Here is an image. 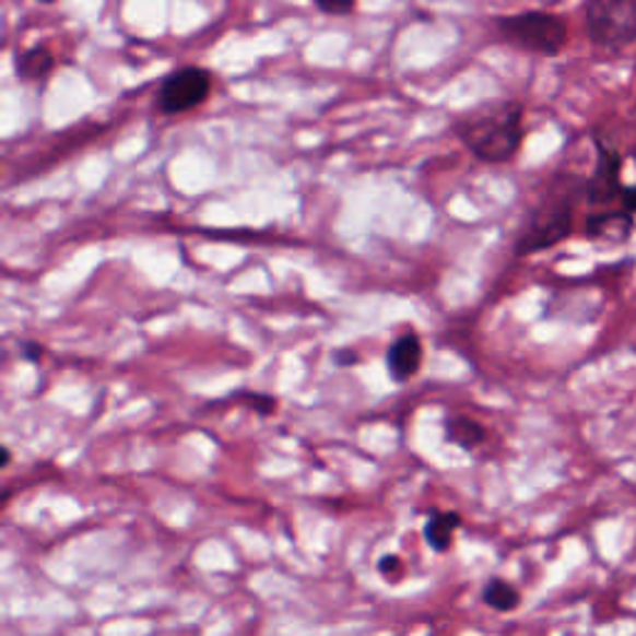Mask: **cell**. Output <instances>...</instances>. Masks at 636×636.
<instances>
[{
    "label": "cell",
    "instance_id": "cell-1",
    "mask_svg": "<svg viewBox=\"0 0 636 636\" xmlns=\"http://www.w3.org/2000/svg\"><path fill=\"white\" fill-rule=\"evenodd\" d=\"M456 138L487 165L510 162L525 140V107L517 99H487L452 122Z\"/></svg>",
    "mask_w": 636,
    "mask_h": 636
},
{
    "label": "cell",
    "instance_id": "cell-2",
    "mask_svg": "<svg viewBox=\"0 0 636 636\" xmlns=\"http://www.w3.org/2000/svg\"><path fill=\"white\" fill-rule=\"evenodd\" d=\"M495 31L505 43L525 52L542 58H557L567 45V25L560 15L527 11L517 15H503L495 21Z\"/></svg>",
    "mask_w": 636,
    "mask_h": 636
},
{
    "label": "cell",
    "instance_id": "cell-3",
    "mask_svg": "<svg viewBox=\"0 0 636 636\" xmlns=\"http://www.w3.org/2000/svg\"><path fill=\"white\" fill-rule=\"evenodd\" d=\"M575 232V204L567 195H550L532 209L515 242L517 257H532V254L557 247Z\"/></svg>",
    "mask_w": 636,
    "mask_h": 636
},
{
    "label": "cell",
    "instance_id": "cell-4",
    "mask_svg": "<svg viewBox=\"0 0 636 636\" xmlns=\"http://www.w3.org/2000/svg\"><path fill=\"white\" fill-rule=\"evenodd\" d=\"M585 25L597 48H629L636 43V0H585Z\"/></svg>",
    "mask_w": 636,
    "mask_h": 636
},
{
    "label": "cell",
    "instance_id": "cell-5",
    "mask_svg": "<svg viewBox=\"0 0 636 636\" xmlns=\"http://www.w3.org/2000/svg\"><path fill=\"white\" fill-rule=\"evenodd\" d=\"M212 93V75L199 66L172 70L157 90V107L162 115H185L207 103Z\"/></svg>",
    "mask_w": 636,
    "mask_h": 636
},
{
    "label": "cell",
    "instance_id": "cell-6",
    "mask_svg": "<svg viewBox=\"0 0 636 636\" xmlns=\"http://www.w3.org/2000/svg\"><path fill=\"white\" fill-rule=\"evenodd\" d=\"M597 165L585 181V197L589 207H609L622 195V154L609 144L594 140Z\"/></svg>",
    "mask_w": 636,
    "mask_h": 636
},
{
    "label": "cell",
    "instance_id": "cell-7",
    "mask_svg": "<svg viewBox=\"0 0 636 636\" xmlns=\"http://www.w3.org/2000/svg\"><path fill=\"white\" fill-rule=\"evenodd\" d=\"M423 341L421 335L408 331L403 335L390 343L386 351V368L388 376L396 380V384H408V380L417 376V370L423 366Z\"/></svg>",
    "mask_w": 636,
    "mask_h": 636
},
{
    "label": "cell",
    "instance_id": "cell-8",
    "mask_svg": "<svg viewBox=\"0 0 636 636\" xmlns=\"http://www.w3.org/2000/svg\"><path fill=\"white\" fill-rule=\"evenodd\" d=\"M636 229V216H632L624 209H614V212H594L587 216L585 222V236L592 242H606V244H626L634 236Z\"/></svg>",
    "mask_w": 636,
    "mask_h": 636
},
{
    "label": "cell",
    "instance_id": "cell-9",
    "mask_svg": "<svg viewBox=\"0 0 636 636\" xmlns=\"http://www.w3.org/2000/svg\"><path fill=\"white\" fill-rule=\"evenodd\" d=\"M52 70H56V56L48 45H33L15 56V75L23 83H43L52 75Z\"/></svg>",
    "mask_w": 636,
    "mask_h": 636
},
{
    "label": "cell",
    "instance_id": "cell-10",
    "mask_svg": "<svg viewBox=\"0 0 636 636\" xmlns=\"http://www.w3.org/2000/svg\"><path fill=\"white\" fill-rule=\"evenodd\" d=\"M445 440L450 445H458L460 450L472 452L487 440V431L483 423L472 421L468 415H448L443 421Z\"/></svg>",
    "mask_w": 636,
    "mask_h": 636
},
{
    "label": "cell",
    "instance_id": "cell-11",
    "mask_svg": "<svg viewBox=\"0 0 636 636\" xmlns=\"http://www.w3.org/2000/svg\"><path fill=\"white\" fill-rule=\"evenodd\" d=\"M462 525L460 513H431L428 522L423 527V538L428 542V547L433 552H450L452 547V532Z\"/></svg>",
    "mask_w": 636,
    "mask_h": 636
},
{
    "label": "cell",
    "instance_id": "cell-12",
    "mask_svg": "<svg viewBox=\"0 0 636 636\" xmlns=\"http://www.w3.org/2000/svg\"><path fill=\"white\" fill-rule=\"evenodd\" d=\"M483 602L490 606V609H495V612H515L517 606H520L522 602V597L520 592H517V587L510 585V581H505V579H499V577H493L487 581V585L483 587Z\"/></svg>",
    "mask_w": 636,
    "mask_h": 636
},
{
    "label": "cell",
    "instance_id": "cell-13",
    "mask_svg": "<svg viewBox=\"0 0 636 636\" xmlns=\"http://www.w3.org/2000/svg\"><path fill=\"white\" fill-rule=\"evenodd\" d=\"M229 398L236 403H242L244 408H249V411H254L261 417H269L279 411L276 398L269 396V393H259V390H239V393H232Z\"/></svg>",
    "mask_w": 636,
    "mask_h": 636
},
{
    "label": "cell",
    "instance_id": "cell-14",
    "mask_svg": "<svg viewBox=\"0 0 636 636\" xmlns=\"http://www.w3.org/2000/svg\"><path fill=\"white\" fill-rule=\"evenodd\" d=\"M378 572H380V577L388 579V581H401L403 579V560H401V554H393V552H388L384 554V557L378 560Z\"/></svg>",
    "mask_w": 636,
    "mask_h": 636
},
{
    "label": "cell",
    "instance_id": "cell-15",
    "mask_svg": "<svg viewBox=\"0 0 636 636\" xmlns=\"http://www.w3.org/2000/svg\"><path fill=\"white\" fill-rule=\"evenodd\" d=\"M323 15H351L356 11V0H314Z\"/></svg>",
    "mask_w": 636,
    "mask_h": 636
},
{
    "label": "cell",
    "instance_id": "cell-16",
    "mask_svg": "<svg viewBox=\"0 0 636 636\" xmlns=\"http://www.w3.org/2000/svg\"><path fill=\"white\" fill-rule=\"evenodd\" d=\"M331 358H333V363L339 368H353L361 361L358 351H353V349H339V351H333Z\"/></svg>",
    "mask_w": 636,
    "mask_h": 636
},
{
    "label": "cell",
    "instance_id": "cell-17",
    "mask_svg": "<svg viewBox=\"0 0 636 636\" xmlns=\"http://www.w3.org/2000/svg\"><path fill=\"white\" fill-rule=\"evenodd\" d=\"M21 356L25 361H31V363H38L45 356L43 343H38V341H23L21 343Z\"/></svg>",
    "mask_w": 636,
    "mask_h": 636
},
{
    "label": "cell",
    "instance_id": "cell-18",
    "mask_svg": "<svg viewBox=\"0 0 636 636\" xmlns=\"http://www.w3.org/2000/svg\"><path fill=\"white\" fill-rule=\"evenodd\" d=\"M620 204L624 212H629L632 216H636V185H624L622 195H620Z\"/></svg>",
    "mask_w": 636,
    "mask_h": 636
},
{
    "label": "cell",
    "instance_id": "cell-19",
    "mask_svg": "<svg viewBox=\"0 0 636 636\" xmlns=\"http://www.w3.org/2000/svg\"><path fill=\"white\" fill-rule=\"evenodd\" d=\"M0 466H3V468L11 466V450H8V448H3V462H0Z\"/></svg>",
    "mask_w": 636,
    "mask_h": 636
},
{
    "label": "cell",
    "instance_id": "cell-20",
    "mask_svg": "<svg viewBox=\"0 0 636 636\" xmlns=\"http://www.w3.org/2000/svg\"><path fill=\"white\" fill-rule=\"evenodd\" d=\"M38 3H43V5H52V3H58V0H38Z\"/></svg>",
    "mask_w": 636,
    "mask_h": 636
}]
</instances>
